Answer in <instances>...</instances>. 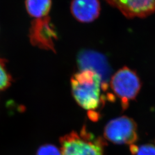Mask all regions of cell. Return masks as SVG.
Returning a JSON list of instances; mask_svg holds the SVG:
<instances>
[{
    "label": "cell",
    "instance_id": "1",
    "mask_svg": "<svg viewBox=\"0 0 155 155\" xmlns=\"http://www.w3.org/2000/svg\"><path fill=\"white\" fill-rule=\"evenodd\" d=\"M72 93L78 105L91 113V119L98 116L95 112L105 102L102 94L108 89L97 72L90 70H82L74 74L71 79Z\"/></svg>",
    "mask_w": 155,
    "mask_h": 155
},
{
    "label": "cell",
    "instance_id": "2",
    "mask_svg": "<svg viewBox=\"0 0 155 155\" xmlns=\"http://www.w3.org/2000/svg\"><path fill=\"white\" fill-rule=\"evenodd\" d=\"M61 155H103L105 143L84 127L79 133L72 132L60 140Z\"/></svg>",
    "mask_w": 155,
    "mask_h": 155
},
{
    "label": "cell",
    "instance_id": "3",
    "mask_svg": "<svg viewBox=\"0 0 155 155\" xmlns=\"http://www.w3.org/2000/svg\"><path fill=\"white\" fill-rule=\"evenodd\" d=\"M110 87L114 93L120 100L124 109L133 100L141 89V82L137 74L129 68L124 67L111 77Z\"/></svg>",
    "mask_w": 155,
    "mask_h": 155
},
{
    "label": "cell",
    "instance_id": "4",
    "mask_svg": "<svg viewBox=\"0 0 155 155\" xmlns=\"http://www.w3.org/2000/svg\"><path fill=\"white\" fill-rule=\"evenodd\" d=\"M104 136L114 144L133 145L137 139V126L133 120L127 117H118L107 123Z\"/></svg>",
    "mask_w": 155,
    "mask_h": 155
},
{
    "label": "cell",
    "instance_id": "5",
    "mask_svg": "<svg viewBox=\"0 0 155 155\" xmlns=\"http://www.w3.org/2000/svg\"><path fill=\"white\" fill-rule=\"evenodd\" d=\"M29 38L33 46L55 51L54 40L57 39V34L50 17L34 19L29 29Z\"/></svg>",
    "mask_w": 155,
    "mask_h": 155
},
{
    "label": "cell",
    "instance_id": "6",
    "mask_svg": "<svg viewBox=\"0 0 155 155\" xmlns=\"http://www.w3.org/2000/svg\"><path fill=\"white\" fill-rule=\"evenodd\" d=\"M128 18H143L155 12V0H106Z\"/></svg>",
    "mask_w": 155,
    "mask_h": 155
},
{
    "label": "cell",
    "instance_id": "7",
    "mask_svg": "<svg viewBox=\"0 0 155 155\" xmlns=\"http://www.w3.org/2000/svg\"><path fill=\"white\" fill-rule=\"evenodd\" d=\"M78 64L81 70H90L97 72L104 83L108 84L110 68L104 56L94 52H83L79 56Z\"/></svg>",
    "mask_w": 155,
    "mask_h": 155
},
{
    "label": "cell",
    "instance_id": "8",
    "mask_svg": "<svg viewBox=\"0 0 155 155\" xmlns=\"http://www.w3.org/2000/svg\"><path fill=\"white\" fill-rule=\"evenodd\" d=\"M73 16L81 22H92L100 15L99 0H72L70 7Z\"/></svg>",
    "mask_w": 155,
    "mask_h": 155
},
{
    "label": "cell",
    "instance_id": "9",
    "mask_svg": "<svg viewBox=\"0 0 155 155\" xmlns=\"http://www.w3.org/2000/svg\"><path fill=\"white\" fill-rule=\"evenodd\" d=\"M25 5L29 15L35 19L48 16L52 0H25Z\"/></svg>",
    "mask_w": 155,
    "mask_h": 155
},
{
    "label": "cell",
    "instance_id": "10",
    "mask_svg": "<svg viewBox=\"0 0 155 155\" xmlns=\"http://www.w3.org/2000/svg\"><path fill=\"white\" fill-rule=\"evenodd\" d=\"M11 75L6 67L5 61L0 58V91L8 89L11 84Z\"/></svg>",
    "mask_w": 155,
    "mask_h": 155
},
{
    "label": "cell",
    "instance_id": "11",
    "mask_svg": "<svg viewBox=\"0 0 155 155\" xmlns=\"http://www.w3.org/2000/svg\"><path fill=\"white\" fill-rule=\"evenodd\" d=\"M130 150L134 155H155V146L152 144H145L140 147L131 145Z\"/></svg>",
    "mask_w": 155,
    "mask_h": 155
},
{
    "label": "cell",
    "instance_id": "12",
    "mask_svg": "<svg viewBox=\"0 0 155 155\" xmlns=\"http://www.w3.org/2000/svg\"><path fill=\"white\" fill-rule=\"evenodd\" d=\"M37 155H61V150L51 144H46L39 148Z\"/></svg>",
    "mask_w": 155,
    "mask_h": 155
}]
</instances>
